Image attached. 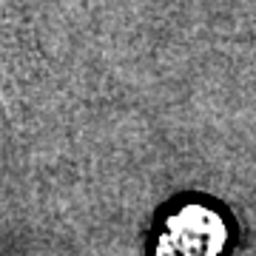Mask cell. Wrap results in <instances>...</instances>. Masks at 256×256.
I'll use <instances>...</instances> for the list:
<instances>
[{"mask_svg":"<svg viewBox=\"0 0 256 256\" xmlns=\"http://www.w3.org/2000/svg\"><path fill=\"white\" fill-rule=\"evenodd\" d=\"M228 228L222 216L208 205H182L174 210L162 225L156 239V254H180V256H208L225 250Z\"/></svg>","mask_w":256,"mask_h":256,"instance_id":"obj_1","label":"cell"}]
</instances>
